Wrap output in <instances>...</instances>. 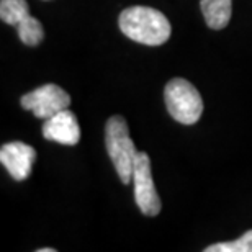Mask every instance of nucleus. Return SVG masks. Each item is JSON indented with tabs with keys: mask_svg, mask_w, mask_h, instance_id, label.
I'll return each instance as SVG.
<instances>
[{
	"mask_svg": "<svg viewBox=\"0 0 252 252\" xmlns=\"http://www.w3.org/2000/svg\"><path fill=\"white\" fill-rule=\"evenodd\" d=\"M105 144L122 184L128 185L133 182V169L138 149L131 139L128 123L123 117L115 115L108 118L105 126Z\"/></svg>",
	"mask_w": 252,
	"mask_h": 252,
	"instance_id": "f03ea898",
	"label": "nucleus"
},
{
	"mask_svg": "<svg viewBox=\"0 0 252 252\" xmlns=\"http://www.w3.org/2000/svg\"><path fill=\"white\" fill-rule=\"evenodd\" d=\"M133 184H134V201L146 216H156L160 211V200L158 190L154 187L153 170H151V159L146 153H138L133 169Z\"/></svg>",
	"mask_w": 252,
	"mask_h": 252,
	"instance_id": "20e7f679",
	"label": "nucleus"
},
{
	"mask_svg": "<svg viewBox=\"0 0 252 252\" xmlns=\"http://www.w3.org/2000/svg\"><path fill=\"white\" fill-rule=\"evenodd\" d=\"M34 160H36V151L33 146L25 144L22 141L7 143L0 148V162L18 182H22L32 174Z\"/></svg>",
	"mask_w": 252,
	"mask_h": 252,
	"instance_id": "423d86ee",
	"label": "nucleus"
},
{
	"mask_svg": "<svg viewBox=\"0 0 252 252\" xmlns=\"http://www.w3.org/2000/svg\"><path fill=\"white\" fill-rule=\"evenodd\" d=\"M43 136L59 144L75 146L80 139V126L75 115L67 108L53 115L43 125Z\"/></svg>",
	"mask_w": 252,
	"mask_h": 252,
	"instance_id": "0eeeda50",
	"label": "nucleus"
},
{
	"mask_svg": "<svg viewBox=\"0 0 252 252\" xmlns=\"http://www.w3.org/2000/svg\"><path fill=\"white\" fill-rule=\"evenodd\" d=\"M30 17L27 0H0V18L3 23L17 28Z\"/></svg>",
	"mask_w": 252,
	"mask_h": 252,
	"instance_id": "1a4fd4ad",
	"label": "nucleus"
},
{
	"mask_svg": "<svg viewBox=\"0 0 252 252\" xmlns=\"http://www.w3.org/2000/svg\"><path fill=\"white\" fill-rule=\"evenodd\" d=\"M200 8L211 30H223L233 15V0H200Z\"/></svg>",
	"mask_w": 252,
	"mask_h": 252,
	"instance_id": "6e6552de",
	"label": "nucleus"
},
{
	"mask_svg": "<svg viewBox=\"0 0 252 252\" xmlns=\"http://www.w3.org/2000/svg\"><path fill=\"white\" fill-rule=\"evenodd\" d=\"M165 107L170 117L182 125H195L203 113V98L185 79H172L164 90Z\"/></svg>",
	"mask_w": 252,
	"mask_h": 252,
	"instance_id": "7ed1b4c3",
	"label": "nucleus"
},
{
	"mask_svg": "<svg viewBox=\"0 0 252 252\" xmlns=\"http://www.w3.org/2000/svg\"><path fill=\"white\" fill-rule=\"evenodd\" d=\"M20 103L25 110L33 112L34 117L38 118H51L53 115L59 113L61 110L69 108L70 97L67 92L59 87L56 84H46L41 87L34 89L33 92L25 94L20 98Z\"/></svg>",
	"mask_w": 252,
	"mask_h": 252,
	"instance_id": "39448f33",
	"label": "nucleus"
},
{
	"mask_svg": "<svg viewBox=\"0 0 252 252\" xmlns=\"http://www.w3.org/2000/svg\"><path fill=\"white\" fill-rule=\"evenodd\" d=\"M125 36L146 46H160L170 38V23L167 17L151 7L125 8L118 20Z\"/></svg>",
	"mask_w": 252,
	"mask_h": 252,
	"instance_id": "f257e3e1",
	"label": "nucleus"
},
{
	"mask_svg": "<svg viewBox=\"0 0 252 252\" xmlns=\"http://www.w3.org/2000/svg\"><path fill=\"white\" fill-rule=\"evenodd\" d=\"M205 252H252V229L234 241L211 244L205 249Z\"/></svg>",
	"mask_w": 252,
	"mask_h": 252,
	"instance_id": "9d476101",
	"label": "nucleus"
},
{
	"mask_svg": "<svg viewBox=\"0 0 252 252\" xmlns=\"http://www.w3.org/2000/svg\"><path fill=\"white\" fill-rule=\"evenodd\" d=\"M38 252H54V249H49V248H43V249H38Z\"/></svg>",
	"mask_w": 252,
	"mask_h": 252,
	"instance_id": "9b49d317",
	"label": "nucleus"
}]
</instances>
